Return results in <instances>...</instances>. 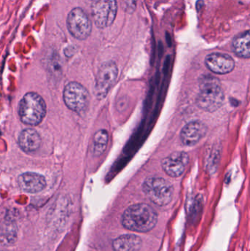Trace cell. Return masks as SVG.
I'll use <instances>...</instances> for the list:
<instances>
[{
  "instance_id": "1",
  "label": "cell",
  "mask_w": 250,
  "mask_h": 251,
  "mask_svg": "<svg viewBox=\"0 0 250 251\" xmlns=\"http://www.w3.org/2000/svg\"><path fill=\"white\" fill-rule=\"evenodd\" d=\"M157 215L154 208L146 203H136L128 207L122 215V225L137 233L151 231L157 225Z\"/></svg>"
},
{
  "instance_id": "2",
  "label": "cell",
  "mask_w": 250,
  "mask_h": 251,
  "mask_svg": "<svg viewBox=\"0 0 250 251\" xmlns=\"http://www.w3.org/2000/svg\"><path fill=\"white\" fill-rule=\"evenodd\" d=\"M197 104L208 113L217 111L224 104L225 94L220 80L211 75H204L199 81Z\"/></svg>"
},
{
  "instance_id": "3",
  "label": "cell",
  "mask_w": 250,
  "mask_h": 251,
  "mask_svg": "<svg viewBox=\"0 0 250 251\" xmlns=\"http://www.w3.org/2000/svg\"><path fill=\"white\" fill-rule=\"evenodd\" d=\"M46 114V105L44 99L35 92L25 94L19 103V115L24 125L37 126Z\"/></svg>"
},
{
  "instance_id": "4",
  "label": "cell",
  "mask_w": 250,
  "mask_h": 251,
  "mask_svg": "<svg viewBox=\"0 0 250 251\" xmlns=\"http://www.w3.org/2000/svg\"><path fill=\"white\" fill-rule=\"evenodd\" d=\"M142 190L154 204L163 206L173 200L174 188L170 181L161 177H149L144 181Z\"/></svg>"
},
{
  "instance_id": "5",
  "label": "cell",
  "mask_w": 250,
  "mask_h": 251,
  "mask_svg": "<svg viewBox=\"0 0 250 251\" xmlns=\"http://www.w3.org/2000/svg\"><path fill=\"white\" fill-rule=\"evenodd\" d=\"M63 100L68 108L75 113L82 114L86 111L89 105V93L79 82H69L65 87Z\"/></svg>"
},
{
  "instance_id": "6",
  "label": "cell",
  "mask_w": 250,
  "mask_h": 251,
  "mask_svg": "<svg viewBox=\"0 0 250 251\" xmlns=\"http://www.w3.org/2000/svg\"><path fill=\"white\" fill-rule=\"evenodd\" d=\"M69 33L76 39L83 41L91 35L92 22L83 9L75 7L69 12L66 20Z\"/></svg>"
},
{
  "instance_id": "7",
  "label": "cell",
  "mask_w": 250,
  "mask_h": 251,
  "mask_svg": "<svg viewBox=\"0 0 250 251\" xmlns=\"http://www.w3.org/2000/svg\"><path fill=\"white\" fill-rule=\"evenodd\" d=\"M91 11L96 26L101 29L108 27L117 16V0H92Z\"/></svg>"
},
{
  "instance_id": "8",
  "label": "cell",
  "mask_w": 250,
  "mask_h": 251,
  "mask_svg": "<svg viewBox=\"0 0 250 251\" xmlns=\"http://www.w3.org/2000/svg\"><path fill=\"white\" fill-rule=\"evenodd\" d=\"M118 75L117 65L113 61L103 63L98 69L95 79V94L98 100L107 97L112 87L115 83Z\"/></svg>"
},
{
  "instance_id": "9",
  "label": "cell",
  "mask_w": 250,
  "mask_h": 251,
  "mask_svg": "<svg viewBox=\"0 0 250 251\" xmlns=\"http://www.w3.org/2000/svg\"><path fill=\"white\" fill-rule=\"evenodd\" d=\"M189 162V156L187 153L176 151L163 159L161 166L167 175L173 178H178L183 175Z\"/></svg>"
},
{
  "instance_id": "10",
  "label": "cell",
  "mask_w": 250,
  "mask_h": 251,
  "mask_svg": "<svg viewBox=\"0 0 250 251\" xmlns=\"http://www.w3.org/2000/svg\"><path fill=\"white\" fill-rule=\"evenodd\" d=\"M205 66L213 73L227 75L233 72L235 61L231 56L225 53L214 52L208 54L205 59Z\"/></svg>"
},
{
  "instance_id": "11",
  "label": "cell",
  "mask_w": 250,
  "mask_h": 251,
  "mask_svg": "<svg viewBox=\"0 0 250 251\" xmlns=\"http://www.w3.org/2000/svg\"><path fill=\"white\" fill-rule=\"evenodd\" d=\"M208 128L201 121H193L184 126L182 129L180 138L184 146H193L199 143L206 134Z\"/></svg>"
},
{
  "instance_id": "12",
  "label": "cell",
  "mask_w": 250,
  "mask_h": 251,
  "mask_svg": "<svg viewBox=\"0 0 250 251\" xmlns=\"http://www.w3.org/2000/svg\"><path fill=\"white\" fill-rule=\"evenodd\" d=\"M18 184L22 191L28 193H36L44 190L46 186V181L40 174L27 172L19 176Z\"/></svg>"
},
{
  "instance_id": "13",
  "label": "cell",
  "mask_w": 250,
  "mask_h": 251,
  "mask_svg": "<svg viewBox=\"0 0 250 251\" xmlns=\"http://www.w3.org/2000/svg\"><path fill=\"white\" fill-rule=\"evenodd\" d=\"M41 144V136L33 128H26L19 134V147L26 153L35 151L39 149Z\"/></svg>"
},
{
  "instance_id": "14",
  "label": "cell",
  "mask_w": 250,
  "mask_h": 251,
  "mask_svg": "<svg viewBox=\"0 0 250 251\" xmlns=\"http://www.w3.org/2000/svg\"><path fill=\"white\" fill-rule=\"evenodd\" d=\"M142 241L139 236L125 234L113 241V251H139L142 247Z\"/></svg>"
},
{
  "instance_id": "15",
  "label": "cell",
  "mask_w": 250,
  "mask_h": 251,
  "mask_svg": "<svg viewBox=\"0 0 250 251\" xmlns=\"http://www.w3.org/2000/svg\"><path fill=\"white\" fill-rule=\"evenodd\" d=\"M232 50L238 57L241 58L249 59L250 50V31L239 34L235 37L232 42Z\"/></svg>"
},
{
  "instance_id": "16",
  "label": "cell",
  "mask_w": 250,
  "mask_h": 251,
  "mask_svg": "<svg viewBox=\"0 0 250 251\" xmlns=\"http://www.w3.org/2000/svg\"><path fill=\"white\" fill-rule=\"evenodd\" d=\"M109 133L107 130L100 129L95 133L92 139V152L94 156H101L107 149Z\"/></svg>"
},
{
  "instance_id": "17",
  "label": "cell",
  "mask_w": 250,
  "mask_h": 251,
  "mask_svg": "<svg viewBox=\"0 0 250 251\" xmlns=\"http://www.w3.org/2000/svg\"><path fill=\"white\" fill-rule=\"evenodd\" d=\"M123 1L126 7V10H132V12L135 10L136 0H123Z\"/></svg>"
}]
</instances>
